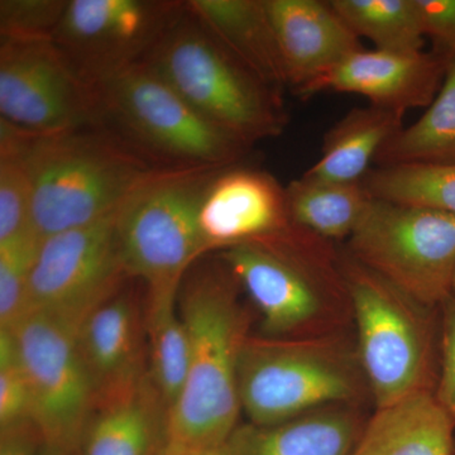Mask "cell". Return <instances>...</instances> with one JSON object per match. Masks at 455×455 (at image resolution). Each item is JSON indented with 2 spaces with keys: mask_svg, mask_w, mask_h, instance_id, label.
<instances>
[{
  "mask_svg": "<svg viewBox=\"0 0 455 455\" xmlns=\"http://www.w3.org/2000/svg\"><path fill=\"white\" fill-rule=\"evenodd\" d=\"M239 290L220 259L196 262L180 287L190 361L184 390L169 412L167 442L196 454L223 448L239 425V357L250 337Z\"/></svg>",
  "mask_w": 455,
  "mask_h": 455,
  "instance_id": "obj_1",
  "label": "cell"
},
{
  "mask_svg": "<svg viewBox=\"0 0 455 455\" xmlns=\"http://www.w3.org/2000/svg\"><path fill=\"white\" fill-rule=\"evenodd\" d=\"M25 161L40 243L118 212L156 166L104 128L33 134L0 119Z\"/></svg>",
  "mask_w": 455,
  "mask_h": 455,
  "instance_id": "obj_2",
  "label": "cell"
},
{
  "mask_svg": "<svg viewBox=\"0 0 455 455\" xmlns=\"http://www.w3.org/2000/svg\"><path fill=\"white\" fill-rule=\"evenodd\" d=\"M218 259L259 311L265 337L340 333L353 322L341 251L307 230L291 224Z\"/></svg>",
  "mask_w": 455,
  "mask_h": 455,
  "instance_id": "obj_3",
  "label": "cell"
},
{
  "mask_svg": "<svg viewBox=\"0 0 455 455\" xmlns=\"http://www.w3.org/2000/svg\"><path fill=\"white\" fill-rule=\"evenodd\" d=\"M248 423L272 425L337 403L372 401L355 338L248 337L238 366Z\"/></svg>",
  "mask_w": 455,
  "mask_h": 455,
  "instance_id": "obj_4",
  "label": "cell"
},
{
  "mask_svg": "<svg viewBox=\"0 0 455 455\" xmlns=\"http://www.w3.org/2000/svg\"><path fill=\"white\" fill-rule=\"evenodd\" d=\"M145 62L203 118L245 145L275 139L286 128L281 92L224 49L187 2Z\"/></svg>",
  "mask_w": 455,
  "mask_h": 455,
  "instance_id": "obj_5",
  "label": "cell"
},
{
  "mask_svg": "<svg viewBox=\"0 0 455 455\" xmlns=\"http://www.w3.org/2000/svg\"><path fill=\"white\" fill-rule=\"evenodd\" d=\"M355 344L376 409L435 391L439 309L427 307L341 251Z\"/></svg>",
  "mask_w": 455,
  "mask_h": 455,
  "instance_id": "obj_6",
  "label": "cell"
},
{
  "mask_svg": "<svg viewBox=\"0 0 455 455\" xmlns=\"http://www.w3.org/2000/svg\"><path fill=\"white\" fill-rule=\"evenodd\" d=\"M100 128L163 169L241 164L251 147L196 113L145 61L97 88Z\"/></svg>",
  "mask_w": 455,
  "mask_h": 455,
  "instance_id": "obj_7",
  "label": "cell"
},
{
  "mask_svg": "<svg viewBox=\"0 0 455 455\" xmlns=\"http://www.w3.org/2000/svg\"><path fill=\"white\" fill-rule=\"evenodd\" d=\"M220 169L158 170L119 208L123 266L147 295H178L188 272L208 254L197 218L204 191Z\"/></svg>",
  "mask_w": 455,
  "mask_h": 455,
  "instance_id": "obj_8",
  "label": "cell"
},
{
  "mask_svg": "<svg viewBox=\"0 0 455 455\" xmlns=\"http://www.w3.org/2000/svg\"><path fill=\"white\" fill-rule=\"evenodd\" d=\"M346 251L433 309H439L453 292L454 215L374 197Z\"/></svg>",
  "mask_w": 455,
  "mask_h": 455,
  "instance_id": "obj_9",
  "label": "cell"
},
{
  "mask_svg": "<svg viewBox=\"0 0 455 455\" xmlns=\"http://www.w3.org/2000/svg\"><path fill=\"white\" fill-rule=\"evenodd\" d=\"M170 0H68L52 44L86 85L101 84L148 53L182 12Z\"/></svg>",
  "mask_w": 455,
  "mask_h": 455,
  "instance_id": "obj_10",
  "label": "cell"
},
{
  "mask_svg": "<svg viewBox=\"0 0 455 455\" xmlns=\"http://www.w3.org/2000/svg\"><path fill=\"white\" fill-rule=\"evenodd\" d=\"M79 328L62 317L32 311L12 329L31 387L33 421L46 444L73 451H79L95 410Z\"/></svg>",
  "mask_w": 455,
  "mask_h": 455,
  "instance_id": "obj_11",
  "label": "cell"
},
{
  "mask_svg": "<svg viewBox=\"0 0 455 455\" xmlns=\"http://www.w3.org/2000/svg\"><path fill=\"white\" fill-rule=\"evenodd\" d=\"M116 218L118 212L42 242L28 275L32 311L80 326L124 286Z\"/></svg>",
  "mask_w": 455,
  "mask_h": 455,
  "instance_id": "obj_12",
  "label": "cell"
},
{
  "mask_svg": "<svg viewBox=\"0 0 455 455\" xmlns=\"http://www.w3.org/2000/svg\"><path fill=\"white\" fill-rule=\"evenodd\" d=\"M0 119L33 134L100 128L97 89L52 42L0 41Z\"/></svg>",
  "mask_w": 455,
  "mask_h": 455,
  "instance_id": "obj_13",
  "label": "cell"
},
{
  "mask_svg": "<svg viewBox=\"0 0 455 455\" xmlns=\"http://www.w3.org/2000/svg\"><path fill=\"white\" fill-rule=\"evenodd\" d=\"M197 220L208 253L277 235L292 224L286 188L271 173L242 164L214 173Z\"/></svg>",
  "mask_w": 455,
  "mask_h": 455,
  "instance_id": "obj_14",
  "label": "cell"
},
{
  "mask_svg": "<svg viewBox=\"0 0 455 455\" xmlns=\"http://www.w3.org/2000/svg\"><path fill=\"white\" fill-rule=\"evenodd\" d=\"M79 344L95 409L130 395L148 373L145 315L136 293L123 286L86 316Z\"/></svg>",
  "mask_w": 455,
  "mask_h": 455,
  "instance_id": "obj_15",
  "label": "cell"
},
{
  "mask_svg": "<svg viewBox=\"0 0 455 455\" xmlns=\"http://www.w3.org/2000/svg\"><path fill=\"white\" fill-rule=\"evenodd\" d=\"M445 70L447 59L434 51L388 52L363 49L314 84L304 99L322 92H350L367 98L371 106L405 114L433 103Z\"/></svg>",
  "mask_w": 455,
  "mask_h": 455,
  "instance_id": "obj_16",
  "label": "cell"
},
{
  "mask_svg": "<svg viewBox=\"0 0 455 455\" xmlns=\"http://www.w3.org/2000/svg\"><path fill=\"white\" fill-rule=\"evenodd\" d=\"M276 33L287 88L305 98L314 84L358 51L361 41L323 0H266Z\"/></svg>",
  "mask_w": 455,
  "mask_h": 455,
  "instance_id": "obj_17",
  "label": "cell"
},
{
  "mask_svg": "<svg viewBox=\"0 0 455 455\" xmlns=\"http://www.w3.org/2000/svg\"><path fill=\"white\" fill-rule=\"evenodd\" d=\"M368 421L364 405L337 403L272 425L239 424L226 455H353Z\"/></svg>",
  "mask_w": 455,
  "mask_h": 455,
  "instance_id": "obj_18",
  "label": "cell"
},
{
  "mask_svg": "<svg viewBox=\"0 0 455 455\" xmlns=\"http://www.w3.org/2000/svg\"><path fill=\"white\" fill-rule=\"evenodd\" d=\"M454 431L435 391L420 392L376 409L353 455H455Z\"/></svg>",
  "mask_w": 455,
  "mask_h": 455,
  "instance_id": "obj_19",
  "label": "cell"
},
{
  "mask_svg": "<svg viewBox=\"0 0 455 455\" xmlns=\"http://www.w3.org/2000/svg\"><path fill=\"white\" fill-rule=\"evenodd\" d=\"M169 409L147 373L127 396L92 412L80 455H158L167 442Z\"/></svg>",
  "mask_w": 455,
  "mask_h": 455,
  "instance_id": "obj_20",
  "label": "cell"
},
{
  "mask_svg": "<svg viewBox=\"0 0 455 455\" xmlns=\"http://www.w3.org/2000/svg\"><path fill=\"white\" fill-rule=\"evenodd\" d=\"M187 8L245 68L283 92L286 75L266 0H188Z\"/></svg>",
  "mask_w": 455,
  "mask_h": 455,
  "instance_id": "obj_21",
  "label": "cell"
},
{
  "mask_svg": "<svg viewBox=\"0 0 455 455\" xmlns=\"http://www.w3.org/2000/svg\"><path fill=\"white\" fill-rule=\"evenodd\" d=\"M403 114L376 106L355 108L325 134L322 156L302 178L325 184H359L383 147L403 130Z\"/></svg>",
  "mask_w": 455,
  "mask_h": 455,
  "instance_id": "obj_22",
  "label": "cell"
},
{
  "mask_svg": "<svg viewBox=\"0 0 455 455\" xmlns=\"http://www.w3.org/2000/svg\"><path fill=\"white\" fill-rule=\"evenodd\" d=\"M374 196L359 184H325L299 178L286 187L287 211L293 226L325 241L349 239Z\"/></svg>",
  "mask_w": 455,
  "mask_h": 455,
  "instance_id": "obj_23",
  "label": "cell"
},
{
  "mask_svg": "<svg viewBox=\"0 0 455 455\" xmlns=\"http://www.w3.org/2000/svg\"><path fill=\"white\" fill-rule=\"evenodd\" d=\"M379 166L455 164V55L448 57L444 80L421 118L403 127L383 147Z\"/></svg>",
  "mask_w": 455,
  "mask_h": 455,
  "instance_id": "obj_24",
  "label": "cell"
},
{
  "mask_svg": "<svg viewBox=\"0 0 455 455\" xmlns=\"http://www.w3.org/2000/svg\"><path fill=\"white\" fill-rule=\"evenodd\" d=\"M178 295L148 296L145 311L148 374L172 409L184 390L190 361V340L178 309Z\"/></svg>",
  "mask_w": 455,
  "mask_h": 455,
  "instance_id": "obj_25",
  "label": "cell"
},
{
  "mask_svg": "<svg viewBox=\"0 0 455 455\" xmlns=\"http://www.w3.org/2000/svg\"><path fill=\"white\" fill-rule=\"evenodd\" d=\"M40 245L31 176L11 134L0 127V254L33 263Z\"/></svg>",
  "mask_w": 455,
  "mask_h": 455,
  "instance_id": "obj_26",
  "label": "cell"
},
{
  "mask_svg": "<svg viewBox=\"0 0 455 455\" xmlns=\"http://www.w3.org/2000/svg\"><path fill=\"white\" fill-rule=\"evenodd\" d=\"M359 38L388 52L423 51L425 35L415 0H331Z\"/></svg>",
  "mask_w": 455,
  "mask_h": 455,
  "instance_id": "obj_27",
  "label": "cell"
},
{
  "mask_svg": "<svg viewBox=\"0 0 455 455\" xmlns=\"http://www.w3.org/2000/svg\"><path fill=\"white\" fill-rule=\"evenodd\" d=\"M363 184L376 199L455 217V164L379 166L370 171Z\"/></svg>",
  "mask_w": 455,
  "mask_h": 455,
  "instance_id": "obj_28",
  "label": "cell"
},
{
  "mask_svg": "<svg viewBox=\"0 0 455 455\" xmlns=\"http://www.w3.org/2000/svg\"><path fill=\"white\" fill-rule=\"evenodd\" d=\"M66 0H2L0 41L52 42Z\"/></svg>",
  "mask_w": 455,
  "mask_h": 455,
  "instance_id": "obj_29",
  "label": "cell"
},
{
  "mask_svg": "<svg viewBox=\"0 0 455 455\" xmlns=\"http://www.w3.org/2000/svg\"><path fill=\"white\" fill-rule=\"evenodd\" d=\"M33 421L31 387L16 335L0 328V430Z\"/></svg>",
  "mask_w": 455,
  "mask_h": 455,
  "instance_id": "obj_30",
  "label": "cell"
},
{
  "mask_svg": "<svg viewBox=\"0 0 455 455\" xmlns=\"http://www.w3.org/2000/svg\"><path fill=\"white\" fill-rule=\"evenodd\" d=\"M32 263L0 254V328L14 329L32 313L28 275Z\"/></svg>",
  "mask_w": 455,
  "mask_h": 455,
  "instance_id": "obj_31",
  "label": "cell"
},
{
  "mask_svg": "<svg viewBox=\"0 0 455 455\" xmlns=\"http://www.w3.org/2000/svg\"><path fill=\"white\" fill-rule=\"evenodd\" d=\"M439 376L435 396L455 420V296H449L439 307Z\"/></svg>",
  "mask_w": 455,
  "mask_h": 455,
  "instance_id": "obj_32",
  "label": "cell"
},
{
  "mask_svg": "<svg viewBox=\"0 0 455 455\" xmlns=\"http://www.w3.org/2000/svg\"><path fill=\"white\" fill-rule=\"evenodd\" d=\"M415 5L434 52L444 59L455 55V0H415Z\"/></svg>",
  "mask_w": 455,
  "mask_h": 455,
  "instance_id": "obj_33",
  "label": "cell"
},
{
  "mask_svg": "<svg viewBox=\"0 0 455 455\" xmlns=\"http://www.w3.org/2000/svg\"><path fill=\"white\" fill-rule=\"evenodd\" d=\"M46 444L35 421L0 430V455H38Z\"/></svg>",
  "mask_w": 455,
  "mask_h": 455,
  "instance_id": "obj_34",
  "label": "cell"
},
{
  "mask_svg": "<svg viewBox=\"0 0 455 455\" xmlns=\"http://www.w3.org/2000/svg\"><path fill=\"white\" fill-rule=\"evenodd\" d=\"M158 455H199L194 451H188V449L180 447V445L173 444V443L166 442L164 448L161 449Z\"/></svg>",
  "mask_w": 455,
  "mask_h": 455,
  "instance_id": "obj_35",
  "label": "cell"
},
{
  "mask_svg": "<svg viewBox=\"0 0 455 455\" xmlns=\"http://www.w3.org/2000/svg\"><path fill=\"white\" fill-rule=\"evenodd\" d=\"M38 455H80L79 451H73V449H66L61 447H55V445L44 444L42 448L41 453Z\"/></svg>",
  "mask_w": 455,
  "mask_h": 455,
  "instance_id": "obj_36",
  "label": "cell"
},
{
  "mask_svg": "<svg viewBox=\"0 0 455 455\" xmlns=\"http://www.w3.org/2000/svg\"><path fill=\"white\" fill-rule=\"evenodd\" d=\"M199 455H226L224 448L212 449V451H203Z\"/></svg>",
  "mask_w": 455,
  "mask_h": 455,
  "instance_id": "obj_37",
  "label": "cell"
},
{
  "mask_svg": "<svg viewBox=\"0 0 455 455\" xmlns=\"http://www.w3.org/2000/svg\"><path fill=\"white\" fill-rule=\"evenodd\" d=\"M451 295L455 296V278H454V283H453V292H451Z\"/></svg>",
  "mask_w": 455,
  "mask_h": 455,
  "instance_id": "obj_38",
  "label": "cell"
}]
</instances>
